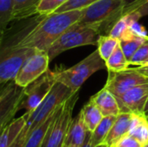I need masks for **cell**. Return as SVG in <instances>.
<instances>
[{
	"mask_svg": "<svg viewBox=\"0 0 148 147\" xmlns=\"http://www.w3.org/2000/svg\"><path fill=\"white\" fill-rule=\"evenodd\" d=\"M45 16L36 14L20 20V27L4 30L0 44V88L14 81L25 60L34 53L36 49L20 46L18 42Z\"/></svg>",
	"mask_w": 148,
	"mask_h": 147,
	"instance_id": "cell-1",
	"label": "cell"
},
{
	"mask_svg": "<svg viewBox=\"0 0 148 147\" xmlns=\"http://www.w3.org/2000/svg\"><path fill=\"white\" fill-rule=\"evenodd\" d=\"M83 10L52 13L46 16L18 44L48 51L49 47L82 16Z\"/></svg>",
	"mask_w": 148,
	"mask_h": 147,
	"instance_id": "cell-2",
	"label": "cell"
},
{
	"mask_svg": "<svg viewBox=\"0 0 148 147\" xmlns=\"http://www.w3.org/2000/svg\"><path fill=\"white\" fill-rule=\"evenodd\" d=\"M70 88L56 81L54 83L49 94L40 103V105L32 112L25 113V123L23 129L18 133L10 147H23L29 136L41 124H42L59 107H61L72 94Z\"/></svg>",
	"mask_w": 148,
	"mask_h": 147,
	"instance_id": "cell-3",
	"label": "cell"
},
{
	"mask_svg": "<svg viewBox=\"0 0 148 147\" xmlns=\"http://www.w3.org/2000/svg\"><path fill=\"white\" fill-rule=\"evenodd\" d=\"M127 3V0H99L83 9L82 16L73 26L95 27L100 36L108 35Z\"/></svg>",
	"mask_w": 148,
	"mask_h": 147,
	"instance_id": "cell-4",
	"label": "cell"
},
{
	"mask_svg": "<svg viewBox=\"0 0 148 147\" xmlns=\"http://www.w3.org/2000/svg\"><path fill=\"white\" fill-rule=\"evenodd\" d=\"M103 69H107L106 62L96 49L75 66L69 68L56 69L53 73L56 81L62 82L70 88L73 93H76L91 75Z\"/></svg>",
	"mask_w": 148,
	"mask_h": 147,
	"instance_id": "cell-5",
	"label": "cell"
},
{
	"mask_svg": "<svg viewBox=\"0 0 148 147\" xmlns=\"http://www.w3.org/2000/svg\"><path fill=\"white\" fill-rule=\"evenodd\" d=\"M99 36L100 33L95 27L71 26L48 49L47 52L49 60L52 61L60 54L74 48L86 45H97Z\"/></svg>",
	"mask_w": 148,
	"mask_h": 147,
	"instance_id": "cell-6",
	"label": "cell"
},
{
	"mask_svg": "<svg viewBox=\"0 0 148 147\" xmlns=\"http://www.w3.org/2000/svg\"><path fill=\"white\" fill-rule=\"evenodd\" d=\"M79 99V91L72 94L60 107L51 124L42 147H62L72 121L74 107Z\"/></svg>",
	"mask_w": 148,
	"mask_h": 147,
	"instance_id": "cell-7",
	"label": "cell"
},
{
	"mask_svg": "<svg viewBox=\"0 0 148 147\" xmlns=\"http://www.w3.org/2000/svg\"><path fill=\"white\" fill-rule=\"evenodd\" d=\"M55 82L53 71L47 70L42 75L25 87L18 105V111L23 109L29 113L35 110L49 94Z\"/></svg>",
	"mask_w": 148,
	"mask_h": 147,
	"instance_id": "cell-8",
	"label": "cell"
},
{
	"mask_svg": "<svg viewBox=\"0 0 148 147\" xmlns=\"http://www.w3.org/2000/svg\"><path fill=\"white\" fill-rule=\"evenodd\" d=\"M49 62L47 51L36 49L20 68L14 79L15 83L22 88L27 87L49 70Z\"/></svg>",
	"mask_w": 148,
	"mask_h": 147,
	"instance_id": "cell-9",
	"label": "cell"
},
{
	"mask_svg": "<svg viewBox=\"0 0 148 147\" xmlns=\"http://www.w3.org/2000/svg\"><path fill=\"white\" fill-rule=\"evenodd\" d=\"M148 77L140 74L136 68H126L114 72L108 71V77L104 86L115 97H119L131 88L144 83H147Z\"/></svg>",
	"mask_w": 148,
	"mask_h": 147,
	"instance_id": "cell-10",
	"label": "cell"
},
{
	"mask_svg": "<svg viewBox=\"0 0 148 147\" xmlns=\"http://www.w3.org/2000/svg\"><path fill=\"white\" fill-rule=\"evenodd\" d=\"M24 88L19 87L11 81L0 93V133L9 125L18 112V105L23 97Z\"/></svg>",
	"mask_w": 148,
	"mask_h": 147,
	"instance_id": "cell-11",
	"label": "cell"
},
{
	"mask_svg": "<svg viewBox=\"0 0 148 147\" xmlns=\"http://www.w3.org/2000/svg\"><path fill=\"white\" fill-rule=\"evenodd\" d=\"M116 99L121 113H145L148 100V82L131 88Z\"/></svg>",
	"mask_w": 148,
	"mask_h": 147,
	"instance_id": "cell-12",
	"label": "cell"
},
{
	"mask_svg": "<svg viewBox=\"0 0 148 147\" xmlns=\"http://www.w3.org/2000/svg\"><path fill=\"white\" fill-rule=\"evenodd\" d=\"M88 132L80 112L72 119L62 147H82Z\"/></svg>",
	"mask_w": 148,
	"mask_h": 147,
	"instance_id": "cell-13",
	"label": "cell"
},
{
	"mask_svg": "<svg viewBox=\"0 0 148 147\" xmlns=\"http://www.w3.org/2000/svg\"><path fill=\"white\" fill-rule=\"evenodd\" d=\"M90 100L96 105L103 116H118L121 113L116 97L105 88L92 96Z\"/></svg>",
	"mask_w": 148,
	"mask_h": 147,
	"instance_id": "cell-14",
	"label": "cell"
},
{
	"mask_svg": "<svg viewBox=\"0 0 148 147\" xmlns=\"http://www.w3.org/2000/svg\"><path fill=\"white\" fill-rule=\"evenodd\" d=\"M131 118L132 113H121L116 117V120L114 122L103 144L113 147L122 137L128 134L131 125Z\"/></svg>",
	"mask_w": 148,
	"mask_h": 147,
	"instance_id": "cell-15",
	"label": "cell"
},
{
	"mask_svg": "<svg viewBox=\"0 0 148 147\" xmlns=\"http://www.w3.org/2000/svg\"><path fill=\"white\" fill-rule=\"evenodd\" d=\"M128 135L138 140L142 146L148 144V117L146 113H132Z\"/></svg>",
	"mask_w": 148,
	"mask_h": 147,
	"instance_id": "cell-16",
	"label": "cell"
},
{
	"mask_svg": "<svg viewBox=\"0 0 148 147\" xmlns=\"http://www.w3.org/2000/svg\"><path fill=\"white\" fill-rule=\"evenodd\" d=\"M61 107H59L42 124H41L36 130L32 132V133L29 136L27 141L25 142V145L23 147H42V143L45 139V137L47 135V133L53 123L54 120L56 119L59 109Z\"/></svg>",
	"mask_w": 148,
	"mask_h": 147,
	"instance_id": "cell-17",
	"label": "cell"
},
{
	"mask_svg": "<svg viewBox=\"0 0 148 147\" xmlns=\"http://www.w3.org/2000/svg\"><path fill=\"white\" fill-rule=\"evenodd\" d=\"M25 116L13 120L7 125L0 133V147H10L17 137L20 131L23 129L25 123Z\"/></svg>",
	"mask_w": 148,
	"mask_h": 147,
	"instance_id": "cell-18",
	"label": "cell"
},
{
	"mask_svg": "<svg viewBox=\"0 0 148 147\" xmlns=\"http://www.w3.org/2000/svg\"><path fill=\"white\" fill-rule=\"evenodd\" d=\"M40 0H13V21L29 18L36 15Z\"/></svg>",
	"mask_w": 148,
	"mask_h": 147,
	"instance_id": "cell-19",
	"label": "cell"
},
{
	"mask_svg": "<svg viewBox=\"0 0 148 147\" xmlns=\"http://www.w3.org/2000/svg\"><path fill=\"white\" fill-rule=\"evenodd\" d=\"M146 36V35L139 33L134 29L130 35L119 41L121 49L128 62L138 50V49L141 46V44L144 42Z\"/></svg>",
	"mask_w": 148,
	"mask_h": 147,
	"instance_id": "cell-20",
	"label": "cell"
},
{
	"mask_svg": "<svg viewBox=\"0 0 148 147\" xmlns=\"http://www.w3.org/2000/svg\"><path fill=\"white\" fill-rule=\"evenodd\" d=\"M81 113L82 115L84 123L90 133L95 129L97 125L104 117L99 108L91 100H89L88 102L84 105L81 110Z\"/></svg>",
	"mask_w": 148,
	"mask_h": 147,
	"instance_id": "cell-21",
	"label": "cell"
},
{
	"mask_svg": "<svg viewBox=\"0 0 148 147\" xmlns=\"http://www.w3.org/2000/svg\"><path fill=\"white\" fill-rule=\"evenodd\" d=\"M117 116H104L95 129L90 133V142L93 146H96L104 143L114 122Z\"/></svg>",
	"mask_w": 148,
	"mask_h": 147,
	"instance_id": "cell-22",
	"label": "cell"
},
{
	"mask_svg": "<svg viewBox=\"0 0 148 147\" xmlns=\"http://www.w3.org/2000/svg\"><path fill=\"white\" fill-rule=\"evenodd\" d=\"M129 65H130L129 62L127 59L126 55H124L121 49V47L120 45V42H119V44L117 45V47L115 48L112 55L106 61L107 70L117 72V71H121V70H124L127 68Z\"/></svg>",
	"mask_w": 148,
	"mask_h": 147,
	"instance_id": "cell-23",
	"label": "cell"
},
{
	"mask_svg": "<svg viewBox=\"0 0 148 147\" xmlns=\"http://www.w3.org/2000/svg\"><path fill=\"white\" fill-rule=\"evenodd\" d=\"M118 44V39L109 35H101L97 40V50L101 58L106 62L108 59V57L112 55V53L114 52Z\"/></svg>",
	"mask_w": 148,
	"mask_h": 147,
	"instance_id": "cell-24",
	"label": "cell"
},
{
	"mask_svg": "<svg viewBox=\"0 0 148 147\" xmlns=\"http://www.w3.org/2000/svg\"><path fill=\"white\" fill-rule=\"evenodd\" d=\"M130 13L134 14L139 20L148 16V0H134L131 3H127L122 10L121 17Z\"/></svg>",
	"mask_w": 148,
	"mask_h": 147,
	"instance_id": "cell-25",
	"label": "cell"
},
{
	"mask_svg": "<svg viewBox=\"0 0 148 147\" xmlns=\"http://www.w3.org/2000/svg\"><path fill=\"white\" fill-rule=\"evenodd\" d=\"M13 0H0V31H4L13 21Z\"/></svg>",
	"mask_w": 148,
	"mask_h": 147,
	"instance_id": "cell-26",
	"label": "cell"
},
{
	"mask_svg": "<svg viewBox=\"0 0 148 147\" xmlns=\"http://www.w3.org/2000/svg\"><path fill=\"white\" fill-rule=\"evenodd\" d=\"M67 0H40L36 6V14L50 15L61 7Z\"/></svg>",
	"mask_w": 148,
	"mask_h": 147,
	"instance_id": "cell-27",
	"label": "cell"
},
{
	"mask_svg": "<svg viewBox=\"0 0 148 147\" xmlns=\"http://www.w3.org/2000/svg\"><path fill=\"white\" fill-rule=\"evenodd\" d=\"M97 1L99 0H67L54 13L64 12V11L74 10H83Z\"/></svg>",
	"mask_w": 148,
	"mask_h": 147,
	"instance_id": "cell-28",
	"label": "cell"
},
{
	"mask_svg": "<svg viewBox=\"0 0 148 147\" xmlns=\"http://www.w3.org/2000/svg\"><path fill=\"white\" fill-rule=\"evenodd\" d=\"M148 59V36H146L144 42L138 49L135 54L129 60V64L140 66L145 61Z\"/></svg>",
	"mask_w": 148,
	"mask_h": 147,
	"instance_id": "cell-29",
	"label": "cell"
},
{
	"mask_svg": "<svg viewBox=\"0 0 148 147\" xmlns=\"http://www.w3.org/2000/svg\"><path fill=\"white\" fill-rule=\"evenodd\" d=\"M82 147H110V146H108V145H106V144H101V145H99V146H93L91 145V142H90V132H88V136H87V138H86V140H85V142H84V144H83Z\"/></svg>",
	"mask_w": 148,
	"mask_h": 147,
	"instance_id": "cell-30",
	"label": "cell"
},
{
	"mask_svg": "<svg viewBox=\"0 0 148 147\" xmlns=\"http://www.w3.org/2000/svg\"><path fill=\"white\" fill-rule=\"evenodd\" d=\"M137 71H139L140 74L144 75L145 76L148 77V65L145 66H138L137 68H135Z\"/></svg>",
	"mask_w": 148,
	"mask_h": 147,
	"instance_id": "cell-31",
	"label": "cell"
},
{
	"mask_svg": "<svg viewBox=\"0 0 148 147\" xmlns=\"http://www.w3.org/2000/svg\"><path fill=\"white\" fill-rule=\"evenodd\" d=\"M3 35H4V31H0V44H1V42L3 40Z\"/></svg>",
	"mask_w": 148,
	"mask_h": 147,
	"instance_id": "cell-32",
	"label": "cell"
},
{
	"mask_svg": "<svg viewBox=\"0 0 148 147\" xmlns=\"http://www.w3.org/2000/svg\"><path fill=\"white\" fill-rule=\"evenodd\" d=\"M148 113V100L147 101V104H146V107H145V113Z\"/></svg>",
	"mask_w": 148,
	"mask_h": 147,
	"instance_id": "cell-33",
	"label": "cell"
},
{
	"mask_svg": "<svg viewBox=\"0 0 148 147\" xmlns=\"http://www.w3.org/2000/svg\"><path fill=\"white\" fill-rule=\"evenodd\" d=\"M145 65H148V59L147 60V61H145V62L140 65V66H145Z\"/></svg>",
	"mask_w": 148,
	"mask_h": 147,
	"instance_id": "cell-34",
	"label": "cell"
},
{
	"mask_svg": "<svg viewBox=\"0 0 148 147\" xmlns=\"http://www.w3.org/2000/svg\"><path fill=\"white\" fill-rule=\"evenodd\" d=\"M114 147H119V146H114ZM124 147H141V146H124Z\"/></svg>",
	"mask_w": 148,
	"mask_h": 147,
	"instance_id": "cell-35",
	"label": "cell"
},
{
	"mask_svg": "<svg viewBox=\"0 0 148 147\" xmlns=\"http://www.w3.org/2000/svg\"><path fill=\"white\" fill-rule=\"evenodd\" d=\"M143 147H148V144H147L146 146H143Z\"/></svg>",
	"mask_w": 148,
	"mask_h": 147,
	"instance_id": "cell-36",
	"label": "cell"
},
{
	"mask_svg": "<svg viewBox=\"0 0 148 147\" xmlns=\"http://www.w3.org/2000/svg\"><path fill=\"white\" fill-rule=\"evenodd\" d=\"M146 115H147V116L148 117V113H146Z\"/></svg>",
	"mask_w": 148,
	"mask_h": 147,
	"instance_id": "cell-37",
	"label": "cell"
}]
</instances>
